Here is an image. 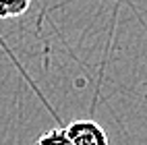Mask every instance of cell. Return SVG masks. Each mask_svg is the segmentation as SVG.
<instances>
[{"label":"cell","instance_id":"obj_1","mask_svg":"<svg viewBox=\"0 0 147 145\" xmlns=\"http://www.w3.org/2000/svg\"><path fill=\"white\" fill-rule=\"evenodd\" d=\"M64 129L73 145H110L106 131L95 120H73Z\"/></svg>","mask_w":147,"mask_h":145},{"label":"cell","instance_id":"obj_2","mask_svg":"<svg viewBox=\"0 0 147 145\" xmlns=\"http://www.w3.org/2000/svg\"><path fill=\"white\" fill-rule=\"evenodd\" d=\"M31 0H0V19H15L29 11Z\"/></svg>","mask_w":147,"mask_h":145},{"label":"cell","instance_id":"obj_3","mask_svg":"<svg viewBox=\"0 0 147 145\" xmlns=\"http://www.w3.org/2000/svg\"><path fill=\"white\" fill-rule=\"evenodd\" d=\"M33 145H73V143L66 135V129H50V131L42 133L33 141Z\"/></svg>","mask_w":147,"mask_h":145}]
</instances>
